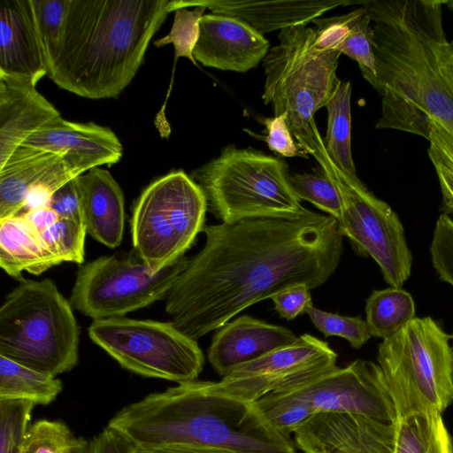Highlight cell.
Returning a JSON list of instances; mask_svg holds the SVG:
<instances>
[{
    "mask_svg": "<svg viewBox=\"0 0 453 453\" xmlns=\"http://www.w3.org/2000/svg\"><path fill=\"white\" fill-rule=\"evenodd\" d=\"M203 232V248L188 259L165 298L173 325L194 340L288 287L321 286L343 250L336 219L311 211L297 219L222 222Z\"/></svg>",
    "mask_w": 453,
    "mask_h": 453,
    "instance_id": "obj_1",
    "label": "cell"
},
{
    "mask_svg": "<svg viewBox=\"0 0 453 453\" xmlns=\"http://www.w3.org/2000/svg\"><path fill=\"white\" fill-rule=\"evenodd\" d=\"M439 0H368L373 88L381 96L375 127L430 138L432 120L453 134V54Z\"/></svg>",
    "mask_w": 453,
    "mask_h": 453,
    "instance_id": "obj_2",
    "label": "cell"
},
{
    "mask_svg": "<svg viewBox=\"0 0 453 453\" xmlns=\"http://www.w3.org/2000/svg\"><path fill=\"white\" fill-rule=\"evenodd\" d=\"M170 0H68L48 76L89 99L118 96L165 22Z\"/></svg>",
    "mask_w": 453,
    "mask_h": 453,
    "instance_id": "obj_3",
    "label": "cell"
},
{
    "mask_svg": "<svg viewBox=\"0 0 453 453\" xmlns=\"http://www.w3.org/2000/svg\"><path fill=\"white\" fill-rule=\"evenodd\" d=\"M137 448L192 446L234 453H296L256 403L213 391L211 381L180 383L125 406L109 421Z\"/></svg>",
    "mask_w": 453,
    "mask_h": 453,
    "instance_id": "obj_4",
    "label": "cell"
},
{
    "mask_svg": "<svg viewBox=\"0 0 453 453\" xmlns=\"http://www.w3.org/2000/svg\"><path fill=\"white\" fill-rule=\"evenodd\" d=\"M315 29L308 25L280 30V43L264 58L265 82L262 99L272 104L274 116L287 115V124L303 153L320 167L330 162L315 113L329 103L342 83L336 75L339 51L314 47Z\"/></svg>",
    "mask_w": 453,
    "mask_h": 453,
    "instance_id": "obj_5",
    "label": "cell"
},
{
    "mask_svg": "<svg viewBox=\"0 0 453 453\" xmlns=\"http://www.w3.org/2000/svg\"><path fill=\"white\" fill-rule=\"evenodd\" d=\"M50 279L24 280L0 307V355L57 377L79 361L80 327Z\"/></svg>",
    "mask_w": 453,
    "mask_h": 453,
    "instance_id": "obj_6",
    "label": "cell"
},
{
    "mask_svg": "<svg viewBox=\"0 0 453 453\" xmlns=\"http://www.w3.org/2000/svg\"><path fill=\"white\" fill-rule=\"evenodd\" d=\"M288 174L283 159L229 144L190 177L201 188L208 211L231 223L257 218L297 219L309 212L293 192Z\"/></svg>",
    "mask_w": 453,
    "mask_h": 453,
    "instance_id": "obj_7",
    "label": "cell"
},
{
    "mask_svg": "<svg viewBox=\"0 0 453 453\" xmlns=\"http://www.w3.org/2000/svg\"><path fill=\"white\" fill-rule=\"evenodd\" d=\"M206 198L184 171H172L150 182L132 209L134 250L153 273L184 257L204 227Z\"/></svg>",
    "mask_w": 453,
    "mask_h": 453,
    "instance_id": "obj_8",
    "label": "cell"
},
{
    "mask_svg": "<svg viewBox=\"0 0 453 453\" xmlns=\"http://www.w3.org/2000/svg\"><path fill=\"white\" fill-rule=\"evenodd\" d=\"M90 339L123 368L143 377L185 383L203 371V354L194 340L172 322L125 317L94 320Z\"/></svg>",
    "mask_w": 453,
    "mask_h": 453,
    "instance_id": "obj_9",
    "label": "cell"
},
{
    "mask_svg": "<svg viewBox=\"0 0 453 453\" xmlns=\"http://www.w3.org/2000/svg\"><path fill=\"white\" fill-rule=\"evenodd\" d=\"M188 259L153 273L134 250L104 256L80 267L71 292L72 306L93 320L124 317L165 299Z\"/></svg>",
    "mask_w": 453,
    "mask_h": 453,
    "instance_id": "obj_10",
    "label": "cell"
},
{
    "mask_svg": "<svg viewBox=\"0 0 453 453\" xmlns=\"http://www.w3.org/2000/svg\"><path fill=\"white\" fill-rule=\"evenodd\" d=\"M323 171L335 183L341 196L342 215L337 221L341 234L357 253L377 263L390 287L401 288L411 275L412 256L397 214L358 177H349L335 165Z\"/></svg>",
    "mask_w": 453,
    "mask_h": 453,
    "instance_id": "obj_11",
    "label": "cell"
},
{
    "mask_svg": "<svg viewBox=\"0 0 453 453\" xmlns=\"http://www.w3.org/2000/svg\"><path fill=\"white\" fill-rule=\"evenodd\" d=\"M337 354L326 342L304 334L287 347L242 364L219 381H211L216 393L253 403L273 392L311 381L333 370Z\"/></svg>",
    "mask_w": 453,
    "mask_h": 453,
    "instance_id": "obj_12",
    "label": "cell"
},
{
    "mask_svg": "<svg viewBox=\"0 0 453 453\" xmlns=\"http://www.w3.org/2000/svg\"><path fill=\"white\" fill-rule=\"evenodd\" d=\"M451 338L431 317H415L378 348V352L396 363L441 413L453 403Z\"/></svg>",
    "mask_w": 453,
    "mask_h": 453,
    "instance_id": "obj_13",
    "label": "cell"
},
{
    "mask_svg": "<svg viewBox=\"0 0 453 453\" xmlns=\"http://www.w3.org/2000/svg\"><path fill=\"white\" fill-rule=\"evenodd\" d=\"M288 391L318 413H352L394 422L395 411L384 374L378 364L362 359L336 366Z\"/></svg>",
    "mask_w": 453,
    "mask_h": 453,
    "instance_id": "obj_14",
    "label": "cell"
},
{
    "mask_svg": "<svg viewBox=\"0 0 453 453\" xmlns=\"http://www.w3.org/2000/svg\"><path fill=\"white\" fill-rule=\"evenodd\" d=\"M395 418L394 453H453L452 438L439 411L392 359L378 352Z\"/></svg>",
    "mask_w": 453,
    "mask_h": 453,
    "instance_id": "obj_15",
    "label": "cell"
},
{
    "mask_svg": "<svg viewBox=\"0 0 453 453\" xmlns=\"http://www.w3.org/2000/svg\"><path fill=\"white\" fill-rule=\"evenodd\" d=\"M303 453H394V422L359 414L320 412L296 429Z\"/></svg>",
    "mask_w": 453,
    "mask_h": 453,
    "instance_id": "obj_16",
    "label": "cell"
},
{
    "mask_svg": "<svg viewBox=\"0 0 453 453\" xmlns=\"http://www.w3.org/2000/svg\"><path fill=\"white\" fill-rule=\"evenodd\" d=\"M269 41L246 21L225 14H204L193 56L203 65L246 73L264 60Z\"/></svg>",
    "mask_w": 453,
    "mask_h": 453,
    "instance_id": "obj_17",
    "label": "cell"
},
{
    "mask_svg": "<svg viewBox=\"0 0 453 453\" xmlns=\"http://www.w3.org/2000/svg\"><path fill=\"white\" fill-rule=\"evenodd\" d=\"M22 145L63 153L81 174L116 164L123 153V146L111 128L93 122H72L61 116L33 133Z\"/></svg>",
    "mask_w": 453,
    "mask_h": 453,
    "instance_id": "obj_18",
    "label": "cell"
},
{
    "mask_svg": "<svg viewBox=\"0 0 453 453\" xmlns=\"http://www.w3.org/2000/svg\"><path fill=\"white\" fill-rule=\"evenodd\" d=\"M46 74L32 0H0V75L35 86Z\"/></svg>",
    "mask_w": 453,
    "mask_h": 453,
    "instance_id": "obj_19",
    "label": "cell"
},
{
    "mask_svg": "<svg viewBox=\"0 0 453 453\" xmlns=\"http://www.w3.org/2000/svg\"><path fill=\"white\" fill-rule=\"evenodd\" d=\"M361 4L362 1L352 0H170L168 12L203 6L213 13L239 18L263 35L308 25L332 9Z\"/></svg>",
    "mask_w": 453,
    "mask_h": 453,
    "instance_id": "obj_20",
    "label": "cell"
},
{
    "mask_svg": "<svg viewBox=\"0 0 453 453\" xmlns=\"http://www.w3.org/2000/svg\"><path fill=\"white\" fill-rule=\"evenodd\" d=\"M298 337L288 328L250 316H241L214 334L208 360L225 377L239 365L294 343Z\"/></svg>",
    "mask_w": 453,
    "mask_h": 453,
    "instance_id": "obj_21",
    "label": "cell"
},
{
    "mask_svg": "<svg viewBox=\"0 0 453 453\" xmlns=\"http://www.w3.org/2000/svg\"><path fill=\"white\" fill-rule=\"evenodd\" d=\"M59 111L26 81L0 75V167Z\"/></svg>",
    "mask_w": 453,
    "mask_h": 453,
    "instance_id": "obj_22",
    "label": "cell"
},
{
    "mask_svg": "<svg viewBox=\"0 0 453 453\" xmlns=\"http://www.w3.org/2000/svg\"><path fill=\"white\" fill-rule=\"evenodd\" d=\"M82 203L87 234L113 249L123 237L125 208L123 192L107 171L95 167L75 177Z\"/></svg>",
    "mask_w": 453,
    "mask_h": 453,
    "instance_id": "obj_23",
    "label": "cell"
},
{
    "mask_svg": "<svg viewBox=\"0 0 453 453\" xmlns=\"http://www.w3.org/2000/svg\"><path fill=\"white\" fill-rule=\"evenodd\" d=\"M61 263L21 214L0 219V266L8 275L22 280L23 271L40 275Z\"/></svg>",
    "mask_w": 453,
    "mask_h": 453,
    "instance_id": "obj_24",
    "label": "cell"
},
{
    "mask_svg": "<svg viewBox=\"0 0 453 453\" xmlns=\"http://www.w3.org/2000/svg\"><path fill=\"white\" fill-rule=\"evenodd\" d=\"M63 153L19 146L0 167V219L25 208L29 189L64 157Z\"/></svg>",
    "mask_w": 453,
    "mask_h": 453,
    "instance_id": "obj_25",
    "label": "cell"
},
{
    "mask_svg": "<svg viewBox=\"0 0 453 453\" xmlns=\"http://www.w3.org/2000/svg\"><path fill=\"white\" fill-rule=\"evenodd\" d=\"M63 389L57 377L34 370L0 355V400H27L47 405Z\"/></svg>",
    "mask_w": 453,
    "mask_h": 453,
    "instance_id": "obj_26",
    "label": "cell"
},
{
    "mask_svg": "<svg viewBox=\"0 0 453 453\" xmlns=\"http://www.w3.org/2000/svg\"><path fill=\"white\" fill-rule=\"evenodd\" d=\"M351 84L342 81L326 105L327 128L323 143L332 163L349 177H357L351 152Z\"/></svg>",
    "mask_w": 453,
    "mask_h": 453,
    "instance_id": "obj_27",
    "label": "cell"
},
{
    "mask_svg": "<svg viewBox=\"0 0 453 453\" xmlns=\"http://www.w3.org/2000/svg\"><path fill=\"white\" fill-rule=\"evenodd\" d=\"M366 322L372 336L382 341L394 336L415 318L411 295L402 288L374 290L365 304Z\"/></svg>",
    "mask_w": 453,
    "mask_h": 453,
    "instance_id": "obj_28",
    "label": "cell"
},
{
    "mask_svg": "<svg viewBox=\"0 0 453 453\" xmlns=\"http://www.w3.org/2000/svg\"><path fill=\"white\" fill-rule=\"evenodd\" d=\"M255 403L270 425L289 438L292 433L317 414L311 406L288 391L273 392Z\"/></svg>",
    "mask_w": 453,
    "mask_h": 453,
    "instance_id": "obj_29",
    "label": "cell"
},
{
    "mask_svg": "<svg viewBox=\"0 0 453 453\" xmlns=\"http://www.w3.org/2000/svg\"><path fill=\"white\" fill-rule=\"evenodd\" d=\"M88 445L65 423L40 419L30 426L20 453H86Z\"/></svg>",
    "mask_w": 453,
    "mask_h": 453,
    "instance_id": "obj_30",
    "label": "cell"
},
{
    "mask_svg": "<svg viewBox=\"0 0 453 453\" xmlns=\"http://www.w3.org/2000/svg\"><path fill=\"white\" fill-rule=\"evenodd\" d=\"M289 185L299 200H305L334 218L342 215V200L333 180L319 166L311 173L288 174Z\"/></svg>",
    "mask_w": 453,
    "mask_h": 453,
    "instance_id": "obj_31",
    "label": "cell"
},
{
    "mask_svg": "<svg viewBox=\"0 0 453 453\" xmlns=\"http://www.w3.org/2000/svg\"><path fill=\"white\" fill-rule=\"evenodd\" d=\"M428 141L427 153L439 180L442 210L453 213V134L433 119Z\"/></svg>",
    "mask_w": 453,
    "mask_h": 453,
    "instance_id": "obj_32",
    "label": "cell"
},
{
    "mask_svg": "<svg viewBox=\"0 0 453 453\" xmlns=\"http://www.w3.org/2000/svg\"><path fill=\"white\" fill-rule=\"evenodd\" d=\"M358 64L363 77L373 88L376 83L375 57L371 19L361 5L350 32L338 50Z\"/></svg>",
    "mask_w": 453,
    "mask_h": 453,
    "instance_id": "obj_33",
    "label": "cell"
},
{
    "mask_svg": "<svg viewBox=\"0 0 453 453\" xmlns=\"http://www.w3.org/2000/svg\"><path fill=\"white\" fill-rule=\"evenodd\" d=\"M35 406L27 400H0V453H20Z\"/></svg>",
    "mask_w": 453,
    "mask_h": 453,
    "instance_id": "obj_34",
    "label": "cell"
},
{
    "mask_svg": "<svg viewBox=\"0 0 453 453\" xmlns=\"http://www.w3.org/2000/svg\"><path fill=\"white\" fill-rule=\"evenodd\" d=\"M86 234L85 224L65 218L42 233L48 247L62 262L77 264L84 261Z\"/></svg>",
    "mask_w": 453,
    "mask_h": 453,
    "instance_id": "obj_35",
    "label": "cell"
},
{
    "mask_svg": "<svg viewBox=\"0 0 453 453\" xmlns=\"http://www.w3.org/2000/svg\"><path fill=\"white\" fill-rule=\"evenodd\" d=\"M205 10L206 8L203 6H196L193 10L188 8L177 9L170 32L165 36L157 40L154 45L162 47L166 44H173L175 60L179 58H187L197 65L193 51L199 39L200 21Z\"/></svg>",
    "mask_w": 453,
    "mask_h": 453,
    "instance_id": "obj_36",
    "label": "cell"
},
{
    "mask_svg": "<svg viewBox=\"0 0 453 453\" xmlns=\"http://www.w3.org/2000/svg\"><path fill=\"white\" fill-rule=\"evenodd\" d=\"M315 327L325 337L339 336L346 339L354 349L361 348L372 334L367 322L361 317L342 316L311 306L306 312Z\"/></svg>",
    "mask_w": 453,
    "mask_h": 453,
    "instance_id": "obj_37",
    "label": "cell"
},
{
    "mask_svg": "<svg viewBox=\"0 0 453 453\" xmlns=\"http://www.w3.org/2000/svg\"><path fill=\"white\" fill-rule=\"evenodd\" d=\"M38 33L49 67L58 49L68 0H32Z\"/></svg>",
    "mask_w": 453,
    "mask_h": 453,
    "instance_id": "obj_38",
    "label": "cell"
},
{
    "mask_svg": "<svg viewBox=\"0 0 453 453\" xmlns=\"http://www.w3.org/2000/svg\"><path fill=\"white\" fill-rule=\"evenodd\" d=\"M81 174L63 157L45 176L31 187L23 211L50 206L53 195L67 182Z\"/></svg>",
    "mask_w": 453,
    "mask_h": 453,
    "instance_id": "obj_39",
    "label": "cell"
},
{
    "mask_svg": "<svg viewBox=\"0 0 453 453\" xmlns=\"http://www.w3.org/2000/svg\"><path fill=\"white\" fill-rule=\"evenodd\" d=\"M359 8L342 16L318 18L312 23L317 26L314 47L321 51H338L348 37Z\"/></svg>",
    "mask_w": 453,
    "mask_h": 453,
    "instance_id": "obj_40",
    "label": "cell"
},
{
    "mask_svg": "<svg viewBox=\"0 0 453 453\" xmlns=\"http://www.w3.org/2000/svg\"><path fill=\"white\" fill-rule=\"evenodd\" d=\"M280 316L288 320L306 313L312 306L310 288L307 285L297 284L288 287L271 297Z\"/></svg>",
    "mask_w": 453,
    "mask_h": 453,
    "instance_id": "obj_41",
    "label": "cell"
},
{
    "mask_svg": "<svg viewBox=\"0 0 453 453\" xmlns=\"http://www.w3.org/2000/svg\"><path fill=\"white\" fill-rule=\"evenodd\" d=\"M263 122L267 130L265 142L271 150L286 157L303 155L300 151V146L293 139L287 124V115L285 113L266 118Z\"/></svg>",
    "mask_w": 453,
    "mask_h": 453,
    "instance_id": "obj_42",
    "label": "cell"
},
{
    "mask_svg": "<svg viewBox=\"0 0 453 453\" xmlns=\"http://www.w3.org/2000/svg\"><path fill=\"white\" fill-rule=\"evenodd\" d=\"M50 207L59 218L84 223L82 203L75 178L60 188L52 196Z\"/></svg>",
    "mask_w": 453,
    "mask_h": 453,
    "instance_id": "obj_43",
    "label": "cell"
},
{
    "mask_svg": "<svg viewBox=\"0 0 453 453\" xmlns=\"http://www.w3.org/2000/svg\"><path fill=\"white\" fill-rule=\"evenodd\" d=\"M136 447L114 429L106 426L90 441L86 453H135Z\"/></svg>",
    "mask_w": 453,
    "mask_h": 453,
    "instance_id": "obj_44",
    "label": "cell"
},
{
    "mask_svg": "<svg viewBox=\"0 0 453 453\" xmlns=\"http://www.w3.org/2000/svg\"><path fill=\"white\" fill-rule=\"evenodd\" d=\"M19 214L41 234L59 219L58 213L50 206L31 209Z\"/></svg>",
    "mask_w": 453,
    "mask_h": 453,
    "instance_id": "obj_45",
    "label": "cell"
},
{
    "mask_svg": "<svg viewBox=\"0 0 453 453\" xmlns=\"http://www.w3.org/2000/svg\"><path fill=\"white\" fill-rule=\"evenodd\" d=\"M135 453H234L223 449L192 447V446H166L157 448H137Z\"/></svg>",
    "mask_w": 453,
    "mask_h": 453,
    "instance_id": "obj_46",
    "label": "cell"
},
{
    "mask_svg": "<svg viewBox=\"0 0 453 453\" xmlns=\"http://www.w3.org/2000/svg\"><path fill=\"white\" fill-rule=\"evenodd\" d=\"M444 4L448 6L449 9L453 11V0L452 1H445Z\"/></svg>",
    "mask_w": 453,
    "mask_h": 453,
    "instance_id": "obj_47",
    "label": "cell"
},
{
    "mask_svg": "<svg viewBox=\"0 0 453 453\" xmlns=\"http://www.w3.org/2000/svg\"><path fill=\"white\" fill-rule=\"evenodd\" d=\"M451 49H452V54H453V41L450 42Z\"/></svg>",
    "mask_w": 453,
    "mask_h": 453,
    "instance_id": "obj_48",
    "label": "cell"
},
{
    "mask_svg": "<svg viewBox=\"0 0 453 453\" xmlns=\"http://www.w3.org/2000/svg\"><path fill=\"white\" fill-rule=\"evenodd\" d=\"M452 339H453V335H452ZM452 353H453V348H452Z\"/></svg>",
    "mask_w": 453,
    "mask_h": 453,
    "instance_id": "obj_49",
    "label": "cell"
}]
</instances>
